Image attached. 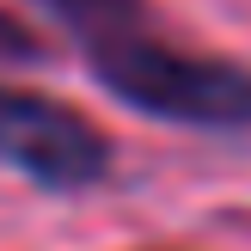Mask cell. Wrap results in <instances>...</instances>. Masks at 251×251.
<instances>
[{"instance_id": "1", "label": "cell", "mask_w": 251, "mask_h": 251, "mask_svg": "<svg viewBox=\"0 0 251 251\" xmlns=\"http://www.w3.org/2000/svg\"><path fill=\"white\" fill-rule=\"evenodd\" d=\"M80 55H86V74L135 117L178 123V129H215V135L251 129V68L233 55L178 49L153 25L104 37Z\"/></svg>"}, {"instance_id": "2", "label": "cell", "mask_w": 251, "mask_h": 251, "mask_svg": "<svg viewBox=\"0 0 251 251\" xmlns=\"http://www.w3.org/2000/svg\"><path fill=\"white\" fill-rule=\"evenodd\" d=\"M0 166L49 196H80L110 178L117 141L68 98L0 80Z\"/></svg>"}, {"instance_id": "3", "label": "cell", "mask_w": 251, "mask_h": 251, "mask_svg": "<svg viewBox=\"0 0 251 251\" xmlns=\"http://www.w3.org/2000/svg\"><path fill=\"white\" fill-rule=\"evenodd\" d=\"M37 12L61 25L74 37V49H92L104 37H123V31H147L153 25V6L147 0H31Z\"/></svg>"}, {"instance_id": "4", "label": "cell", "mask_w": 251, "mask_h": 251, "mask_svg": "<svg viewBox=\"0 0 251 251\" xmlns=\"http://www.w3.org/2000/svg\"><path fill=\"white\" fill-rule=\"evenodd\" d=\"M43 61H49V37L12 6H0V68H43Z\"/></svg>"}]
</instances>
